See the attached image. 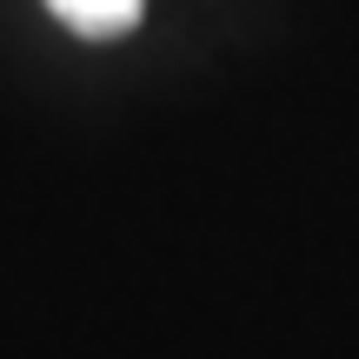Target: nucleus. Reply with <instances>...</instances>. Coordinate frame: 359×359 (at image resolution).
Segmentation results:
<instances>
[{"label":"nucleus","mask_w":359,"mask_h":359,"mask_svg":"<svg viewBox=\"0 0 359 359\" xmlns=\"http://www.w3.org/2000/svg\"><path fill=\"white\" fill-rule=\"evenodd\" d=\"M47 13L80 40H120V34L140 27L147 0H47Z\"/></svg>","instance_id":"1"}]
</instances>
